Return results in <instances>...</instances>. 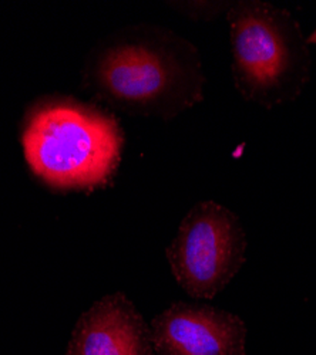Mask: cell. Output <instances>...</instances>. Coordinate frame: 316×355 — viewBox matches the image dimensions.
I'll return each mask as SVG.
<instances>
[{
    "instance_id": "cell-1",
    "label": "cell",
    "mask_w": 316,
    "mask_h": 355,
    "mask_svg": "<svg viewBox=\"0 0 316 355\" xmlns=\"http://www.w3.org/2000/svg\"><path fill=\"white\" fill-rule=\"evenodd\" d=\"M84 83L123 112L171 120L203 100L206 77L194 44L157 26H133L93 51Z\"/></svg>"
},
{
    "instance_id": "cell-2",
    "label": "cell",
    "mask_w": 316,
    "mask_h": 355,
    "mask_svg": "<svg viewBox=\"0 0 316 355\" xmlns=\"http://www.w3.org/2000/svg\"><path fill=\"white\" fill-rule=\"evenodd\" d=\"M24 159L54 191H94L113 180L124 134L108 111L74 100H49L28 111L22 131Z\"/></svg>"
},
{
    "instance_id": "cell-3",
    "label": "cell",
    "mask_w": 316,
    "mask_h": 355,
    "mask_svg": "<svg viewBox=\"0 0 316 355\" xmlns=\"http://www.w3.org/2000/svg\"><path fill=\"white\" fill-rule=\"evenodd\" d=\"M233 76L240 94L264 108L297 98L308 80L309 53L290 12L241 0L228 9Z\"/></svg>"
},
{
    "instance_id": "cell-4",
    "label": "cell",
    "mask_w": 316,
    "mask_h": 355,
    "mask_svg": "<svg viewBox=\"0 0 316 355\" xmlns=\"http://www.w3.org/2000/svg\"><path fill=\"white\" fill-rule=\"evenodd\" d=\"M245 250V232L235 214L214 200H204L181 220L167 248V259L190 297L211 300L241 270Z\"/></svg>"
},
{
    "instance_id": "cell-5",
    "label": "cell",
    "mask_w": 316,
    "mask_h": 355,
    "mask_svg": "<svg viewBox=\"0 0 316 355\" xmlns=\"http://www.w3.org/2000/svg\"><path fill=\"white\" fill-rule=\"evenodd\" d=\"M150 330L156 355H245L244 321L207 304H171Z\"/></svg>"
},
{
    "instance_id": "cell-6",
    "label": "cell",
    "mask_w": 316,
    "mask_h": 355,
    "mask_svg": "<svg viewBox=\"0 0 316 355\" xmlns=\"http://www.w3.org/2000/svg\"><path fill=\"white\" fill-rule=\"evenodd\" d=\"M66 355H156L151 330L122 291L104 295L84 311Z\"/></svg>"
}]
</instances>
